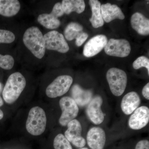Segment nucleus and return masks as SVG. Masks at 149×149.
Masks as SVG:
<instances>
[{"label": "nucleus", "instance_id": "nucleus-1", "mask_svg": "<svg viewBox=\"0 0 149 149\" xmlns=\"http://www.w3.org/2000/svg\"><path fill=\"white\" fill-rule=\"evenodd\" d=\"M23 42L37 58L40 59L45 56L46 48L44 36L38 27L32 26L28 28L23 35Z\"/></svg>", "mask_w": 149, "mask_h": 149}, {"label": "nucleus", "instance_id": "nucleus-2", "mask_svg": "<svg viewBox=\"0 0 149 149\" xmlns=\"http://www.w3.org/2000/svg\"><path fill=\"white\" fill-rule=\"evenodd\" d=\"M26 85V79L20 72H15L11 74L3 91L5 101L8 104L14 103L19 97Z\"/></svg>", "mask_w": 149, "mask_h": 149}, {"label": "nucleus", "instance_id": "nucleus-3", "mask_svg": "<svg viewBox=\"0 0 149 149\" xmlns=\"http://www.w3.org/2000/svg\"><path fill=\"white\" fill-rule=\"evenodd\" d=\"M47 123L45 111L40 107H34L28 113L26 123V130L32 136H40L45 132Z\"/></svg>", "mask_w": 149, "mask_h": 149}, {"label": "nucleus", "instance_id": "nucleus-4", "mask_svg": "<svg viewBox=\"0 0 149 149\" xmlns=\"http://www.w3.org/2000/svg\"><path fill=\"white\" fill-rule=\"evenodd\" d=\"M107 79L114 95L120 96L123 94L127 83V76L125 71L115 68H110L107 72Z\"/></svg>", "mask_w": 149, "mask_h": 149}, {"label": "nucleus", "instance_id": "nucleus-5", "mask_svg": "<svg viewBox=\"0 0 149 149\" xmlns=\"http://www.w3.org/2000/svg\"><path fill=\"white\" fill-rule=\"evenodd\" d=\"M73 79L70 75L59 76L48 85L46 90V95L51 98L63 95L69 91Z\"/></svg>", "mask_w": 149, "mask_h": 149}, {"label": "nucleus", "instance_id": "nucleus-6", "mask_svg": "<svg viewBox=\"0 0 149 149\" xmlns=\"http://www.w3.org/2000/svg\"><path fill=\"white\" fill-rule=\"evenodd\" d=\"M62 111L59 122L61 125L66 126L68 123L77 117L79 112L78 106L72 98L65 97L59 101Z\"/></svg>", "mask_w": 149, "mask_h": 149}, {"label": "nucleus", "instance_id": "nucleus-7", "mask_svg": "<svg viewBox=\"0 0 149 149\" xmlns=\"http://www.w3.org/2000/svg\"><path fill=\"white\" fill-rule=\"evenodd\" d=\"M46 49L65 53L69 50V47L64 36L56 31L48 32L44 36Z\"/></svg>", "mask_w": 149, "mask_h": 149}, {"label": "nucleus", "instance_id": "nucleus-8", "mask_svg": "<svg viewBox=\"0 0 149 149\" xmlns=\"http://www.w3.org/2000/svg\"><path fill=\"white\" fill-rule=\"evenodd\" d=\"M104 49L108 55L124 58L129 55L131 47L129 42L125 39H111Z\"/></svg>", "mask_w": 149, "mask_h": 149}, {"label": "nucleus", "instance_id": "nucleus-9", "mask_svg": "<svg viewBox=\"0 0 149 149\" xmlns=\"http://www.w3.org/2000/svg\"><path fill=\"white\" fill-rule=\"evenodd\" d=\"M65 136L70 143L77 148H82L86 144L85 139L81 136L82 127L79 121L74 119L68 124Z\"/></svg>", "mask_w": 149, "mask_h": 149}, {"label": "nucleus", "instance_id": "nucleus-10", "mask_svg": "<svg viewBox=\"0 0 149 149\" xmlns=\"http://www.w3.org/2000/svg\"><path fill=\"white\" fill-rule=\"evenodd\" d=\"M103 103L100 96H96L92 99L86 109L89 119L96 125L101 124L104 121V116L101 109Z\"/></svg>", "mask_w": 149, "mask_h": 149}, {"label": "nucleus", "instance_id": "nucleus-11", "mask_svg": "<svg viewBox=\"0 0 149 149\" xmlns=\"http://www.w3.org/2000/svg\"><path fill=\"white\" fill-rule=\"evenodd\" d=\"M149 120V108L146 106H142L138 108L130 116L128 125L133 130H140L148 124Z\"/></svg>", "mask_w": 149, "mask_h": 149}, {"label": "nucleus", "instance_id": "nucleus-12", "mask_svg": "<svg viewBox=\"0 0 149 149\" xmlns=\"http://www.w3.org/2000/svg\"><path fill=\"white\" fill-rule=\"evenodd\" d=\"M107 42V38L105 35H96L90 39L85 44L83 49V54L87 57H91L96 55L104 48Z\"/></svg>", "mask_w": 149, "mask_h": 149}, {"label": "nucleus", "instance_id": "nucleus-13", "mask_svg": "<svg viewBox=\"0 0 149 149\" xmlns=\"http://www.w3.org/2000/svg\"><path fill=\"white\" fill-rule=\"evenodd\" d=\"M87 140L91 149H103L106 142L104 131L100 127L91 128L87 134Z\"/></svg>", "mask_w": 149, "mask_h": 149}, {"label": "nucleus", "instance_id": "nucleus-14", "mask_svg": "<svg viewBox=\"0 0 149 149\" xmlns=\"http://www.w3.org/2000/svg\"><path fill=\"white\" fill-rule=\"evenodd\" d=\"M101 11L104 21L109 23L116 19H123L125 15L120 8L116 5L107 3L101 6Z\"/></svg>", "mask_w": 149, "mask_h": 149}, {"label": "nucleus", "instance_id": "nucleus-15", "mask_svg": "<svg viewBox=\"0 0 149 149\" xmlns=\"http://www.w3.org/2000/svg\"><path fill=\"white\" fill-rule=\"evenodd\" d=\"M141 102L140 97L136 92H130L126 94L122 99L121 109L125 114L130 115L138 108Z\"/></svg>", "mask_w": 149, "mask_h": 149}, {"label": "nucleus", "instance_id": "nucleus-16", "mask_svg": "<svg viewBox=\"0 0 149 149\" xmlns=\"http://www.w3.org/2000/svg\"><path fill=\"white\" fill-rule=\"evenodd\" d=\"M72 98L77 106L84 107L88 104L93 99V93L89 90L83 89L78 85H74L71 90Z\"/></svg>", "mask_w": 149, "mask_h": 149}, {"label": "nucleus", "instance_id": "nucleus-17", "mask_svg": "<svg viewBox=\"0 0 149 149\" xmlns=\"http://www.w3.org/2000/svg\"><path fill=\"white\" fill-rule=\"evenodd\" d=\"M130 22L132 28L140 35L147 36L149 34V20L142 14L137 12L133 14Z\"/></svg>", "mask_w": 149, "mask_h": 149}, {"label": "nucleus", "instance_id": "nucleus-18", "mask_svg": "<svg viewBox=\"0 0 149 149\" xmlns=\"http://www.w3.org/2000/svg\"><path fill=\"white\" fill-rule=\"evenodd\" d=\"M21 8L17 0H0V15L6 17H11L18 13Z\"/></svg>", "mask_w": 149, "mask_h": 149}, {"label": "nucleus", "instance_id": "nucleus-19", "mask_svg": "<svg viewBox=\"0 0 149 149\" xmlns=\"http://www.w3.org/2000/svg\"><path fill=\"white\" fill-rule=\"evenodd\" d=\"M89 4L91 7L92 15L90 21L92 26L95 28L101 27L104 24L101 11V3L97 0H90Z\"/></svg>", "mask_w": 149, "mask_h": 149}, {"label": "nucleus", "instance_id": "nucleus-20", "mask_svg": "<svg viewBox=\"0 0 149 149\" xmlns=\"http://www.w3.org/2000/svg\"><path fill=\"white\" fill-rule=\"evenodd\" d=\"M61 5L64 13L67 15L72 12L82 13L85 8V1L83 0H63Z\"/></svg>", "mask_w": 149, "mask_h": 149}, {"label": "nucleus", "instance_id": "nucleus-21", "mask_svg": "<svg viewBox=\"0 0 149 149\" xmlns=\"http://www.w3.org/2000/svg\"><path fill=\"white\" fill-rule=\"evenodd\" d=\"M37 20L43 27L48 29H56L61 24V22L58 18L51 13L40 14L38 17Z\"/></svg>", "mask_w": 149, "mask_h": 149}, {"label": "nucleus", "instance_id": "nucleus-22", "mask_svg": "<svg viewBox=\"0 0 149 149\" xmlns=\"http://www.w3.org/2000/svg\"><path fill=\"white\" fill-rule=\"evenodd\" d=\"M83 27L77 22H71L67 26L64 30L65 37L68 41H72L83 31Z\"/></svg>", "mask_w": 149, "mask_h": 149}, {"label": "nucleus", "instance_id": "nucleus-23", "mask_svg": "<svg viewBox=\"0 0 149 149\" xmlns=\"http://www.w3.org/2000/svg\"><path fill=\"white\" fill-rule=\"evenodd\" d=\"M54 147L55 149H72L70 143L62 134H58L55 138Z\"/></svg>", "mask_w": 149, "mask_h": 149}, {"label": "nucleus", "instance_id": "nucleus-24", "mask_svg": "<svg viewBox=\"0 0 149 149\" xmlns=\"http://www.w3.org/2000/svg\"><path fill=\"white\" fill-rule=\"evenodd\" d=\"M15 61L13 57L10 55L0 54V67L6 70H9L13 68Z\"/></svg>", "mask_w": 149, "mask_h": 149}, {"label": "nucleus", "instance_id": "nucleus-25", "mask_svg": "<svg viewBox=\"0 0 149 149\" xmlns=\"http://www.w3.org/2000/svg\"><path fill=\"white\" fill-rule=\"evenodd\" d=\"M15 39L13 32L9 30L0 29V44H10L13 42Z\"/></svg>", "mask_w": 149, "mask_h": 149}, {"label": "nucleus", "instance_id": "nucleus-26", "mask_svg": "<svg viewBox=\"0 0 149 149\" xmlns=\"http://www.w3.org/2000/svg\"><path fill=\"white\" fill-rule=\"evenodd\" d=\"M133 68L136 70L142 67L146 68L149 74V60L146 57L144 56L139 57L133 63Z\"/></svg>", "mask_w": 149, "mask_h": 149}, {"label": "nucleus", "instance_id": "nucleus-27", "mask_svg": "<svg viewBox=\"0 0 149 149\" xmlns=\"http://www.w3.org/2000/svg\"><path fill=\"white\" fill-rule=\"evenodd\" d=\"M51 13H52L58 18L63 16L64 13L63 9L61 3L58 2L56 3L54 6Z\"/></svg>", "mask_w": 149, "mask_h": 149}, {"label": "nucleus", "instance_id": "nucleus-28", "mask_svg": "<svg viewBox=\"0 0 149 149\" xmlns=\"http://www.w3.org/2000/svg\"><path fill=\"white\" fill-rule=\"evenodd\" d=\"M88 35L86 32L82 31L78 35L76 38L75 44L77 47H80L85 42L88 38Z\"/></svg>", "mask_w": 149, "mask_h": 149}, {"label": "nucleus", "instance_id": "nucleus-29", "mask_svg": "<svg viewBox=\"0 0 149 149\" xmlns=\"http://www.w3.org/2000/svg\"><path fill=\"white\" fill-rule=\"evenodd\" d=\"M135 149H149V142L147 140L139 141L136 145Z\"/></svg>", "mask_w": 149, "mask_h": 149}, {"label": "nucleus", "instance_id": "nucleus-30", "mask_svg": "<svg viewBox=\"0 0 149 149\" xmlns=\"http://www.w3.org/2000/svg\"><path fill=\"white\" fill-rule=\"evenodd\" d=\"M142 94L145 98L149 100V83H148L144 86L142 91Z\"/></svg>", "mask_w": 149, "mask_h": 149}, {"label": "nucleus", "instance_id": "nucleus-31", "mask_svg": "<svg viewBox=\"0 0 149 149\" xmlns=\"http://www.w3.org/2000/svg\"><path fill=\"white\" fill-rule=\"evenodd\" d=\"M3 117V113L2 111L0 109V120L2 119Z\"/></svg>", "mask_w": 149, "mask_h": 149}, {"label": "nucleus", "instance_id": "nucleus-32", "mask_svg": "<svg viewBox=\"0 0 149 149\" xmlns=\"http://www.w3.org/2000/svg\"><path fill=\"white\" fill-rule=\"evenodd\" d=\"M3 105V102L1 97L0 96V107H1Z\"/></svg>", "mask_w": 149, "mask_h": 149}, {"label": "nucleus", "instance_id": "nucleus-33", "mask_svg": "<svg viewBox=\"0 0 149 149\" xmlns=\"http://www.w3.org/2000/svg\"><path fill=\"white\" fill-rule=\"evenodd\" d=\"M3 89V85H2L1 83H0V93L2 91Z\"/></svg>", "mask_w": 149, "mask_h": 149}, {"label": "nucleus", "instance_id": "nucleus-34", "mask_svg": "<svg viewBox=\"0 0 149 149\" xmlns=\"http://www.w3.org/2000/svg\"><path fill=\"white\" fill-rule=\"evenodd\" d=\"M80 149H88L87 148H80Z\"/></svg>", "mask_w": 149, "mask_h": 149}, {"label": "nucleus", "instance_id": "nucleus-35", "mask_svg": "<svg viewBox=\"0 0 149 149\" xmlns=\"http://www.w3.org/2000/svg\"></svg>", "mask_w": 149, "mask_h": 149}]
</instances>
